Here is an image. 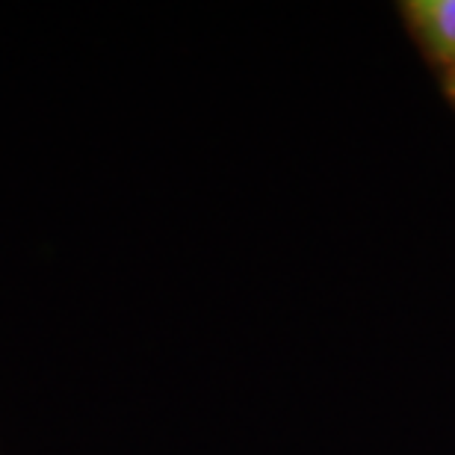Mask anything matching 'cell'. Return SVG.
<instances>
[{"label":"cell","mask_w":455,"mask_h":455,"mask_svg":"<svg viewBox=\"0 0 455 455\" xmlns=\"http://www.w3.org/2000/svg\"><path fill=\"white\" fill-rule=\"evenodd\" d=\"M408 36L438 84L455 77V0H403L396 4Z\"/></svg>","instance_id":"1"},{"label":"cell","mask_w":455,"mask_h":455,"mask_svg":"<svg viewBox=\"0 0 455 455\" xmlns=\"http://www.w3.org/2000/svg\"><path fill=\"white\" fill-rule=\"evenodd\" d=\"M441 92H443V98H447L450 107L455 110V77H452V80H447V84H441Z\"/></svg>","instance_id":"2"}]
</instances>
